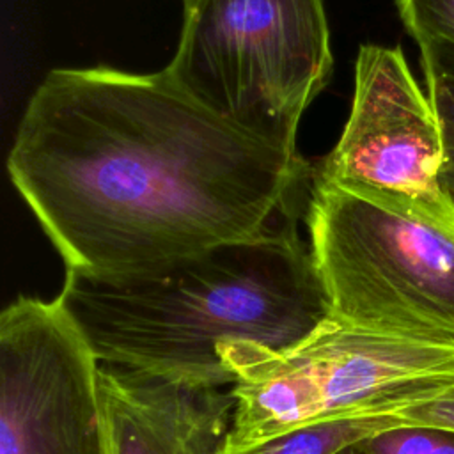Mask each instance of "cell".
I'll return each mask as SVG.
<instances>
[{
	"label": "cell",
	"instance_id": "9c48e42d",
	"mask_svg": "<svg viewBox=\"0 0 454 454\" xmlns=\"http://www.w3.org/2000/svg\"><path fill=\"white\" fill-rule=\"evenodd\" d=\"M427 85V98L434 110L443 158L438 174L442 197L454 215V43L424 39L417 43Z\"/></svg>",
	"mask_w": 454,
	"mask_h": 454
},
{
	"label": "cell",
	"instance_id": "ba28073f",
	"mask_svg": "<svg viewBox=\"0 0 454 454\" xmlns=\"http://www.w3.org/2000/svg\"><path fill=\"white\" fill-rule=\"evenodd\" d=\"M98 387L106 454H222L236 408L231 387L103 364Z\"/></svg>",
	"mask_w": 454,
	"mask_h": 454
},
{
	"label": "cell",
	"instance_id": "4fadbf2b",
	"mask_svg": "<svg viewBox=\"0 0 454 454\" xmlns=\"http://www.w3.org/2000/svg\"><path fill=\"white\" fill-rule=\"evenodd\" d=\"M399 427H424L454 434V381L429 399L390 415Z\"/></svg>",
	"mask_w": 454,
	"mask_h": 454
},
{
	"label": "cell",
	"instance_id": "30bf717a",
	"mask_svg": "<svg viewBox=\"0 0 454 454\" xmlns=\"http://www.w3.org/2000/svg\"><path fill=\"white\" fill-rule=\"evenodd\" d=\"M397 429L390 415H364L296 427L236 454H337L385 431Z\"/></svg>",
	"mask_w": 454,
	"mask_h": 454
},
{
	"label": "cell",
	"instance_id": "8fae6325",
	"mask_svg": "<svg viewBox=\"0 0 454 454\" xmlns=\"http://www.w3.org/2000/svg\"><path fill=\"white\" fill-rule=\"evenodd\" d=\"M403 25L411 37L454 43V0H395Z\"/></svg>",
	"mask_w": 454,
	"mask_h": 454
},
{
	"label": "cell",
	"instance_id": "7c38bea8",
	"mask_svg": "<svg viewBox=\"0 0 454 454\" xmlns=\"http://www.w3.org/2000/svg\"><path fill=\"white\" fill-rule=\"evenodd\" d=\"M372 454H454V434L424 427H399L360 442Z\"/></svg>",
	"mask_w": 454,
	"mask_h": 454
},
{
	"label": "cell",
	"instance_id": "52a82bcc",
	"mask_svg": "<svg viewBox=\"0 0 454 454\" xmlns=\"http://www.w3.org/2000/svg\"><path fill=\"white\" fill-rule=\"evenodd\" d=\"M442 158L434 110L401 48L362 44L349 117L312 181L454 225L438 184Z\"/></svg>",
	"mask_w": 454,
	"mask_h": 454
},
{
	"label": "cell",
	"instance_id": "5bb4252c",
	"mask_svg": "<svg viewBox=\"0 0 454 454\" xmlns=\"http://www.w3.org/2000/svg\"><path fill=\"white\" fill-rule=\"evenodd\" d=\"M337 454H372V452L365 450L360 443H355V445H349V447H346V449L339 450Z\"/></svg>",
	"mask_w": 454,
	"mask_h": 454
},
{
	"label": "cell",
	"instance_id": "3957f363",
	"mask_svg": "<svg viewBox=\"0 0 454 454\" xmlns=\"http://www.w3.org/2000/svg\"><path fill=\"white\" fill-rule=\"evenodd\" d=\"M236 399L222 454L286 431L364 415H394L454 381V342L372 332L332 314L284 349H218Z\"/></svg>",
	"mask_w": 454,
	"mask_h": 454
},
{
	"label": "cell",
	"instance_id": "277c9868",
	"mask_svg": "<svg viewBox=\"0 0 454 454\" xmlns=\"http://www.w3.org/2000/svg\"><path fill=\"white\" fill-rule=\"evenodd\" d=\"M168 76L206 110L286 153L333 69L323 0H181Z\"/></svg>",
	"mask_w": 454,
	"mask_h": 454
},
{
	"label": "cell",
	"instance_id": "5b68a950",
	"mask_svg": "<svg viewBox=\"0 0 454 454\" xmlns=\"http://www.w3.org/2000/svg\"><path fill=\"white\" fill-rule=\"evenodd\" d=\"M303 222L333 317L454 342V225L312 177Z\"/></svg>",
	"mask_w": 454,
	"mask_h": 454
},
{
	"label": "cell",
	"instance_id": "7a4b0ae2",
	"mask_svg": "<svg viewBox=\"0 0 454 454\" xmlns=\"http://www.w3.org/2000/svg\"><path fill=\"white\" fill-rule=\"evenodd\" d=\"M59 300L98 362L190 385L231 387L218 349H284L330 316L296 225L119 275L66 271Z\"/></svg>",
	"mask_w": 454,
	"mask_h": 454
},
{
	"label": "cell",
	"instance_id": "8992f818",
	"mask_svg": "<svg viewBox=\"0 0 454 454\" xmlns=\"http://www.w3.org/2000/svg\"><path fill=\"white\" fill-rule=\"evenodd\" d=\"M99 362L64 303L0 314V454H106Z\"/></svg>",
	"mask_w": 454,
	"mask_h": 454
},
{
	"label": "cell",
	"instance_id": "6da1fadb",
	"mask_svg": "<svg viewBox=\"0 0 454 454\" xmlns=\"http://www.w3.org/2000/svg\"><path fill=\"white\" fill-rule=\"evenodd\" d=\"M7 174L66 271L119 275L296 225L312 167L227 124L165 69L98 66L43 78Z\"/></svg>",
	"mask_w": 454,
	"mask_h": 454
}]
</instances>
